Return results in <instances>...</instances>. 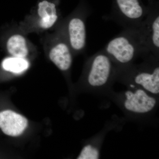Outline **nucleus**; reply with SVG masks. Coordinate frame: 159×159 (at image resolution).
Segmentation results:
<instances>
[{
    "mask_svg": "<svg viewBox=\"0 0 159 159\" xmlns=\"http://www.w3.org/2000/svg\"><path fill=\"white\" fill-rule=\"evenodd\" d=\"M102 50L118 68L130 65L138 57L144 59L152 54L143 44L136 29H123Z\"/></svg>",
    "mask_w": 159,
    "mask_h": 159,
    "instance_id": "1",
    "label": "nucleus"
},
{
    "mask_svg": "<svg viewBox=\"0 0 159 159\" xmlns=\"http://www.w3.org/2000/svg\"><path fill=\"white\" fill-rule=\"evenodd\" d=\"M139 65H130L117 69L116 77L140 88L152 95L159 94V57L152 54L144 58Z\"/></svg>",
    "mask_w": 159,
    "mask_h": 159,
    "instance_id": "2",
    "label": "nucleus"
},
{
    "mask_svg": "<svg viewBox=\"0 0 159 159\" xmlns=\"http://www.w3.org/2000/svg\"><path fill=\"white\" fill-rule=\"evenodd\" d=\"M86 65L85 80L90 88L104 87L116 77V66L102 49L89 57Z\"/></svg>",
    "mask_w": 159,
    "mask_h": 159,
    "instance_id": "3",
    "label": "nucleus"
},
{
    "mask_svg": "<svg viewBox=\"0 0 159 159\" xmlns=\"http://www.w3.org/2000/svg\"><path fill=\"white\" fill-rule=\"evenodd\" d=\"M116 8L107 20H111L124 29H137L148 12L139 0H116Z\"/></svg>",
    "mask_w": 159,
    "mask_h": 159,
    "instance_id": "4",
    "label": "nucleus"
},
{
    "mask_svg": "<svg viewBox=\"0 0 159 159\" xmlns=\"http://www.w3.org/2000/svg\"><path fill=\"white\" fill-rule=\"evenodd\" d=\"M140 39L151 54L159 56V14L157 9H148L145 18L136 29Z\"/></svg>",
    "mask_w": 159,
    "mask_h": 159,
    "instance_id": "5",
    "label": "nucleus"
},
{
    "mask_svg": "<svg viewBox=\"0 0 159 159\" xmlns=\"http://www.w3.org/2000/svg\"><path fill=\"white\" fill-rule=\"evenodd\" d=\"M123 97V106L125 110L137 115L150 112L157 104V99L152 95L136 87L125 91Z\"/></svg>",
    "mask_w": 159,
    "mask_h": 159,
    "instance_id": "6",
    "label": "nucleus"
},
{
    "mask_svg": "<svg viewBox=\"0 0 159 159\" xmlns=\"http://www.w3.org/2000/svg\"><path fill=\"white\" fill-rule=\"evenodd\" d=\"M89 14L79 15L71 18L67 24L68 42L72 51L82 52L86 45V17Z\"/></svg>",
    "mask_w": 159,
    "mask_h": 159,
    "instance_id": "7",
    "label": "nucleus"
},
{
    "mask_svg": "<svg viewBox=\"0 0 159 159\" xmlns=\"http://www.w3.org/2000/svg\"><path fill=\"white\" fill-rule=\"evenodd\" d=\"M28 123L26 118L13 111L6 110L0 112V128L7 135L16 137L21 134Z\"/></svg>",
    "mask_w": 159,
    "mask_h": 159,
    "instance_id": "8",
    "label": "nucleus"
},
{
    "mask_svg": "<svg viewBox=\"0 0 159 159\" xmlns=\"http://www.w3.org/2000/svg\"><path fill=\"white\" fill-rule=\"evenodd\" d=\"M49 57L55 65L62 71L69 70L73 62L72 51L68 43L60 42L51 48Z\"/></svg>",
    "mask_w": 159,
    "mask_h": 159,
    "instance_id": "9",
    "label": "nucleus"
},
{
    "mask_svg": "<svg viewBox=\"0 0 159 159\" xmlns=\"http://www.w3.org/2000/svg\"><path fill=\"white\" fill-rule=\"evenodd\" d=\"M38 14L40 18L39 25L42 29H50L58 19L56 5L47 0H43L38 3Z\"/></svg>",
    "mask_w": 159,
    "mask_h": 159,
    "instance_id": "10",
    "label": "nucleus"
},
{
    "mask_svg": "<svg viewBox=\"0 0 159 159\" xmlns=\"http://www.w3.org/2000/svg\"><path fill=\"white\" fill-rule=\"evenodd\" d=\"M7 48L9 54L14 57L25 58L29 53L26 40L20 34H14L9 38Z\"/></svg>",
    "mask_w": 159,
    "mask_h": 159,
    "instance_id": "11",
    "label": "nucleus"
},
{
    "mask_svg": "<svg viewBox=\"0 0 159 159\" xmlns=\"http://www.w3.org/2000/svg\"><path fill=\"white\" fill-rule=\"evenodd\" d=\"M2 66L6 71L19 74L27 70L29 68V63L24 58L13 57L4 60Z\"/></svg>",
    "mask_w": 159,
    "mask_h": 159,
    "instance_id": "12",
    "label": "nucleus"
},
{
    "mask_svg": "<svg viewBox=\"0 0 159 159\" xmlns=\"http://www.w3.org/2000/svg\"><path fill=\"white\" fill-rule=\"evenodd\" d=\"M100 156L99 148L97 146L88 144L83 147L77 159H97Z\"/></svg>",
    "mask_w": 159,
    "mask_h": 159,
    "instance_id": "13",
    "label": "nucleus"
}]
</instances>
